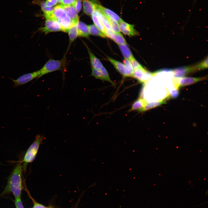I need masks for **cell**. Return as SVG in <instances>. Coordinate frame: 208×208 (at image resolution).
I'll list each match as a JSON object with an SVG mask.
<instances>
[{
  "instance_id": "cell-1",
  "label": "cell",
  "mask_w": 208,
  "mask_h": 208,
  "mask_svg": "<svg viewBox=\"0 0 208 208\" xmlns=\"http://www.w3.org/2000/svg\"><path fill=\"white\" fill-rule=\"evenodd\" d=\"M22 163H17L7 179V183L0 196L12 193L15 198L21 197L23 186L22 177Z\"/></svg>"
},
{
  "instance_id": "cell-2",
  "label": "cell",
  "mask_w": 208,
  "mask_h": 208,
  "mask_svg": "<svg viewBox=\"0 0 208 208\" xmlns=\"http://www.w3.org/2000/svg\"><path fill=\"white\" fill-rule=\"evenodd\" d=\"M44 138V135L38 134L35 139L29 146L24 155L23 160L21 161L23 171H25L27 165L33 162L35 159L38 153L39 147Z\"/></svg>"
},
{
  "instance_id": "cell-3",
  "label": "cell",
  "mask_w": 208,
  "mask_h": 208,
  "mask_svg": "<svg viewBox=\"0 0 208 208\" xmlns=\"http://www.w3.org/2000/svg\"><path fill=\"white\" fill-rule=\"evenodd\" d=\"M65 57L60 60L50 59L39 70V78L48 73L62 69L65 66Z\"/></svg>"
},
{
  "instance_id": "cell-4",
  "label": "cell",
  "mask_w": 208,
  "mask_h": 208,
  "mask_svg": "<svg viewBox=\"0 0 208 208\" xmlns=\"http://www.w3.org/2000/svg\"><path fill=\"white\" fill-rule=\"evenodd\" d=\"M153 75V73L148 71L142 66L134 70L132 77L136 79L141 83H146Z\"/></svg>"
},
{
  "instance_id": "cell-5",
  "label": "cell",
  "mask_w": 208,
  "mask_h": 208,
  "mask_svg": "<svg viewBox=\"0 0 208 208\" xmlns=\"http://www.w3.org/2000/svg\"><path fill=\"white\" fill-rule=\"evenodd\" d=\"M44 26L40 30L46 34L50 32L62 31L61 25L55 19L52 18L46 19Z\"/></svg>"
},
{
  "instance_id": "cell-6",
  "label": "cell",
  "mask_w": 208,
  "mask_h": 208,
  "mask_svg": "<svg viewBox=\"0 0 208 208\" xmlns=\"http://www.w3.org/2000/svg\"><path fill=\"white\" fill-rule=\"evenodd\" d=\"M40 75L39 70L33 72L24 74L16 79H11L14 82V87L25 84L36 78H39Z\"/></svg>"
},
{
  "instance_id": "cell-7",
  "label": "cell",
  "mask_w": 208,
  "mask_h": 208,
  "mask_svg": "<svg viewBox=\"0 0 208 208\" xmlns=\"http://www.w3.org/2000/svg\"><path fill=\"white\" fill-rule=\"evenodd\" d=\"M173 77L180 78L191 73L196 72L195 65L178 67L170 70Z\"/></svg>"
},
{
  "instance_id": "cell-8",
  "label": "cell",
  "mask_w": 208,
  "mask_h": 208,
  "mask_svg": "<svg viewBox=\"0 0 208 208\" xmlns=\"http://www.w3.org/2000/svg\"><path fill=\"white\" fill-rule=\"evenodd\" d=\"M207 79V76L199 77H184L179 79H176L174 81L176 83L175 87L178 89L180 88L196 83Z\"/></svg>"
},
{
  "instance_id": "cell-9",
  "label": "cell",
  "mask_w": 208,
  "mask_h": 208,
  "mask_svg": "<svg viewBox=\"0 0 208 208\" xmlns=\"http://www.w3.org/2000/svg\"><path fill=\"white\" fill-rule=\"evenodd\" d=\"M107 58L116 70L124 77H132L133 73L124 64L109 57Z\"/></svg>"
},
{
  "instance_id": "cell-10",
  "label": "cell",
  "mask_w": 208,
  "mask_h": 208,
  "mask_svg": "<svg viewBox=\"0 0 208 208\" xmlns=\"http://www.w3.org/2000/svg\"><path fill=\"white\" fill-rule=\"evenodd\" d=\"M91 75L96 79L108 81L115 86V83L111 80L107 70L103 66L99 70L92 68Z\"/></svg>"
},
{
  "instance_id": "cell-11",
  "label": "cell",
  "mask_w": 208,
  "mask_h": 208,
  "mask_svg": "<svg viewBox=\"0 0 208 208\" xmlns=\"http://www.w3.org/2000/svg\"><path fill=\"white\" fill-rule=\"evenodd\" d=\"M120 31L124 34L132 36L138 35V33L135 29L134 25L129 24L123 20L119 23Z\"/></svg>"
},
{
  "instance_id": "cell-12",
  "label": "cell",
  "mask_w": 208,
  "mask_h": 208,
  "mask_svg": "<svg viewBox=\"0 0 208 208\" xmlns=\"http://www.w3.org/2000/svg\"><path fill=\"white\" fill-rule=\"evenodd\" d=\"M105 35L106 37L113 40L118 45L127 44L125 38L120 33H116L111 30L106 29Z\"/></svg>"
},
{
  "instance_id": "cell-13",
  "label": "cell",
  "mask_w": 208,
  "mask_h": 208,
  "mask_svg": "<svg viewBox=\"0 0 208 208\" xmlns=\"http://www.w3.org/2000/svg\"><path fill=\"white\" fill-rule=\"evenodd\" d=\"M96 10L99 11L107 17L112 18L119 23L123 21L118 15L113 11L100 5H98Z\"/></svg>"
},
{
  "instance_id": "cell-14",
  "label": "cell",
  "mask_w": 208,
  "mask_h": 208,
  "mask_svg": "<svg viewBox=\"0 0 208 208\" xmlns=\"http://www.w3.org/2000/svg\"><path fill=\"white\" fill-rule=\"evenodd\" d=\"M63 5L65 12L70 18L73 23L77 24L79 21V18L77 12L74 6L73 5Z\"/></svg>"
},
{
  "instance_id": "cell-15",
  "label": "cell",
  "mask_w": 208,
  "mask_h": 208,
  "mask_svg": "<svg viewBox=\"0 0 208 208\" xmlns=\"http://www.w3.org/2000/svg\"><path fill=\"white\" fill-rule=\"evenodd\" d=\"M89 54L90 62L92 68L99 70L103 66L101 62L92 52L90 49L86 46Z\"/></svg>"
},
{
  "instance_id": "cell-16",
  "label": "cell",
  "mask_w": 208,
  "mask_h": 208,
  "mask_svg": "<svg viewBox=\"0 0 208 208\" xmlns=\"http://www.w3.org/2000/svg\"><path fill=\"white\" fill-rule=\"evenodd\" d=\"M78 36L88 38L90 35L88 25L81 21L77 24Z\"/></svg>"
},
{
  "instance_id": "cell-17",
  "label": "cell",
  "mask_w": 208,
  "mask_h": 208,
  "mask_svg": "<svg viewBox=\"0 0 208 208\" xmlns=\"http://www.w3.org/2000/svg\"><path fill=\"white\" fill-rule=\"evenodd\" d=\"M83 3L84 13L88 15L91 16L95 9L94 1L83 0Z\"/></svg>"
},
{
  "instance_id": "cell-18",
  "label": "cell",
  "mask_w": 208,
  "mask_h": 208,
  "mask_svg": "<svg viewBox=\"0 0 208 208\" xmlns=\"http://www.w3.org/2000/svg\"><path fill=\"white\" fill-rule=\"evenodd\" d=\"M168 99V97L164 99L155 102H147L145 106L140 110V112L145 111L165 103L166 100Z\"/></svg>"
},
{
  "instance_id": "cell-19",
  "label": "cell",
  "mask_w": 208,
  "mask_h": 208,
  "mask_svg": "<svg viewBox=\"0 0 208 208\" xmlns=\"http://www.w3.org/2000/svg\"><path fill=\"white\" fill-rule=\"evenodd\" d=\"M77 24H73L68 31L70 44H71L78 36Z\"/></svg>"
},
{
  "instance_id": "cell-20",
  "label": "cell",
  "mask_w": 208,
  "mask_h": 208,
  "mask_svg": "<svg viewBox=\"0 0 208 208\" xmlns=\"http://www.w3.org/2000/svg\"><path fill=\"white\" fill-rule=\"evenodd\" d=\"M119 47L125 59L129 60L134 57L127 44L119 45Z\"/></svg>"
},
{
  "instance_id": "cell-21",
  "label": "cell",
  "mask_w": 208,
  "mask_h": 208,
  "mask_svg": "<svg viewBox=\"0 0 208 208\" xmlns=\"http://www.w3.org/2000/svg\"><path fill=\"white\" fill-rule=\"evenodd\" d=\"M147 101L143 98H140L133 104L130 111L137 110L140 111L145 106Z\"/></svg>"
},
{
  "instance_id": "cell-22",
  "label": "cell",
  "mask_w": 208,
  "mask_h": 208,
  "mask_svg": "<svg viewBox=\"0 0 208 208\" xmlns=\"http://www.w3.org/2000/svg\"><path fill=\"white\" fill-rule=\"evenodd\" d=\"M91 16L94 25L105 34L106 29L102 23L98 16L94 11L92 15Z\"/></svg>"
},
{
  "instance_id": "cell-23",
  "label": "cell",
  "mask_w": 208,
  "mask_h": 208,
  "mask_svg": "<svg viewBox=\"0 0 208 208\" xmlns=\"http://www.w3.org/2000/svg\"><path fill=\"white\" fill-rule=\"evenodd\" d=\"M94 11L98 16L102 23L106 29L111 30L109 22L107 17L98 10H95Z\"/></svg>"
},
{
  "instance_id": "cell-24",
  "label": "cell",
  "mask_w": 208,
  "mask_h": 208,
  "mask_svg": "<svg viewBox=\"0 0 208 208\" xmlns=\"http://www.w3.org/2000/svg\"><path fill=\"white\" fill-rule=\"evenodd\" d=\"M88 27L90 34L103 38L106 37L105 34L100 30L94 25H88Z\"/></svg>"
},
{
  "instance_id": "cell-25",
  "label": "cell",
  "mask_w": 208,
  "mask_h": 208,
  "mask_svg": "<svg viewBox=\"0 0 208 208\" xmlns=\"http://www.w3.org/2000/svg\"><path fill=\"white\" fill-rule=\"evenodd\" d=\"M107 18L109 22L112 30L115 33H120V31L118 23L112 18Z\"/></svg>"
},
{
  "instance_id": "cell-26",
  "label": "cell",
  "mask_w": 208,
  "mask_h": 208,
  "mask_svg": "<svg viewBox=\"0 0 208 208\" xmlns=\"http://www.w3.org/2000/svg\"><path fill=\"white\" fill-rule=\"evenodd\" d=\"M196 70L197 71L203 70L208 68V57L207 56L201 62L195 65Z\"/></svg>"
},
{
  "instance_id": "cell-27",
  "label": "cell",
  "mask_w": 208,
  "mask_h": 208,
  "mask_svg": "<svg viewBox=\"0 0 208 208\" xmlns=\"http://www.w3.org/2000/svg\"><path fill=\"white\" fill-rule=\"evenodd\" d=\"M41 9L43 12L44 16L51 13L53 10L54 8L53 7H47L45 6V2L42 1L40 3Z\"/></svg>"
},
{
  "instance_id": "cell-28",
  "label": "cell",
  "mask_w": 208,
  "mask_h": 208,
  "mask_svg": "<svg viewBox=\"0 0 208 208\" xmlns=\"http://www.w3.org/2000/svg\"><path fill=\"white\" fill-rule=\"evenodd\" d=\"M169 95L172 98H175L178 97L179 95V91L178 89L175 88H172L169 90Z\"/></svg>"
},
{
  "instance_id": "cell-29",
  "label": "cell",
  "mask_w": 208,
  "mask_h": 208,
  "mask_svg": "<svg viewBox=\"0 0 208 208\" xmlns=\"http://www.w3.org/2000/svg\"><path fill=\"white\" fill-rule=\"evenodd\" d=\"M134 70L137 69L142 67V66L134 57L129 60Z\"/></svg>"
},
{
  "instance_id": "cell-30",
  "label": "cell",
  "mask_w": 208,
  "mask_h": 208,
  "mask_svg": "<svg viewBox=\"0 0 208 208\" xmlns=\"http://www.w3.org/2000/svg\"><path fill=\"white\" fill-rule=\"evenodd\" d=\"M15 198L14 204L16 208H24L21 197Z\"/></svg>"
},
{
  "instance_id": "cell-31",
  "label": "cell",
  "mask_w": 208,
  "mask_h": 208,
  "mask_svg": "<svg viewBox=\"0 0 208 208\" xmlns=\"http://www.w3.org/2000/svg\"><path fill=\"white\" fill-rule=\"evenodd\" d=\"M73 5L77 12H80L81 8V0H76Z\"/></svg>"
},
{
  "instance_id": "cell-32",
  "label": "cell",
  "mask_w": 208,
  "mask_h": 208,
  "mask_svg": "<svg viewBox=\"0 0 208 208\" xmlns=\"http://www.w3.org/2000/svg\"><path fill=\"white\" fill-rule=\"evenodd\" d=\"M124 64L133 73L134 69L133 68L132 64L129 60L125 59L123 61Z\"/></svg>"
},
{
  "instance_id": "cell-33",
  "label": "cell",
  "mask_w": 208,
  "mask_h": 208,
  "mask_svg": "<svg viewBox=\"0 0 208 208\" xmlns=\"http://www.w3.org/2000/svg\"><path fill=\"white\" fill-rule=\"evenodd\" d=\"M58 2V0H47L45 2V6L47 7H51L55 5Z\"/></svg>"
},
{
  "instance_id": "cell-34",
  "label": "cell",
  "mask_w": 208,
  "mask_h": 208,
  "mask_svg": "<svg viewBox=\"0 0 208 208\" xmlns=\"http://www.w3.org/2000/svg\"><path fill=\"white\" fill-rule=\"evenodd\" d=\"M33 201L34 205L32 208H48L42 204L39 203L35 201L31 197L29 196Z\"/></svg>"
},
{
  "instance_id": "cell-35",
  "label": "cell",
  "mask_w": 208,
  "mask_h": 208,
  "mask_svg": "<svg viewBox=\"0 0 208 208\" xmlns=\"http://www.w3.org/2000/svg\"><path fill=\"white\" fill-rule=\"evenodd\" d=\"M76 0H62L61 3L63 5H73Z\"/></svg>"
},
{
  "instance_id": "cell-36",
  "label": "cell",
  "mask_w": 208,
  "mask_h": 208,
  "mask_svg": "<svg viewBox=\"0 0 208 208\" xmlns=\"http://www.w3.org/2000/svg\"><path fill=\"white\" fill-rule=\"evenodd\" d=\"M62 0H58V2L59 3H61Z\"/></svg>"
},
{
  "instance_id": "cell-37",
  "label": "cell",
  "mask_w": 208,
  "mask_h": 208,
  "mask_svg": "<svg viewBox=\"0 0 208 208\" xmlns=\"http://www.w3.org/2000/svg\"><path fill=\"white\" fill-rule=\"evenodd\" d=\"M48 208H55L53 207L52 206H49Z\"/></svg>"
}]
</instances>
